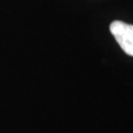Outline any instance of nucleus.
I'll return each instance as SVG.
<instances>
[{"label":"nucleus","instance_id":"1","mask_svg":"<svg viewBox=\"0 0 133 133\" xmlns=\"http://www.w3.org/2000/svg\"><path fill=\"white\" fill-rule=\"evenodd\" d=\"M110 31L116 42L129 56L133 57V26L123 21H113L110 24Z\"/></svg>","mask_w":133,"mask_h":133}]
</instances>
